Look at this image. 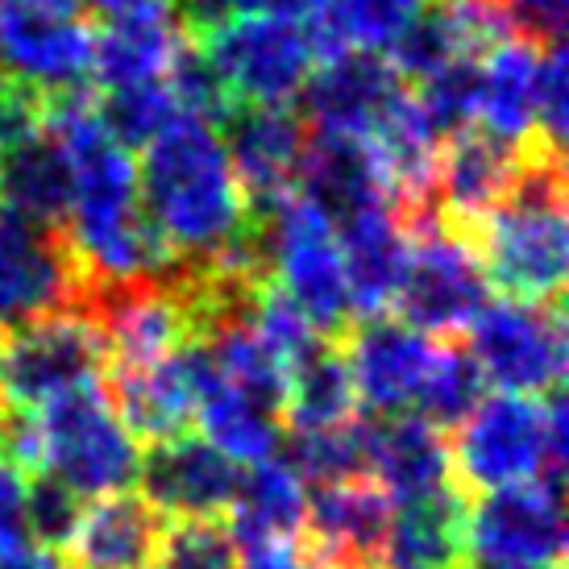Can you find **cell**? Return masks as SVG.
I'll return each instance as SVG.
<instances>
[{
	"label": "cell",
	"mask_w": 569,
	"mask_h": 569,
	"mask_svg": "<svg viewBox=\"0 0 569 569\" xmlns=\"http://www.w3.org/2000/svg\"><path fill=\"white\" fill-rule=\"evenodd\" d=\"M138 200L146 221L188 270L221 262L253 229L221 129L188 112H179L154 142L142 146Z\"/></svg>",
	"instance_id": "obj_1"
},
{
	"label": "cell",
	"mask_w": 569,
	"mask_h": 569,
	"mask_svg": "<svg viewBox=\"0 0 569 569\" xmlns=\"http://www.w3.org/2000/svg\"><path fill=\"white\" fill-rule=\"evenodd\" d=\"M478 253V267L503 300L561 303L569 270L566 171L561 150L528 146L503 200L461 229Z\"/></svg>",
	"instance_id": "obj_2"
},
{
	"label": "cell",
	"mask_w": 569,
	"mask_h": 569,
	"mask_svg": "<svg viewBox=\"0 0 569 569\" xmlns=\"http://www.w3.org/2000/svg\"><path fill=\"white\" fill-rule=\"evenodd\" d=\"M449 441L453 482L466 495L516 487L545 478L561 487L569 461V425L561 391L545 399L532 396H487Z\"/></svg>",
	"instance_id": "obj_3"
},
{
	"label": "cell",
	"mask_w": 569,
	"mask_h": 569,
	"mask_svg": "<svg viewBox=\"0 0 569 569\" xmlns=\"http://www.w3.org/2000/svg\"><path fill=\"white\" fill-rule=\"evenodd\" d=\"M33 475H50L80 499L129 490L142 449L117 420L104 382H88L30 411Z\"/></svg>",
	"instance_id": "obj_4"
},
{
	"label": "cell",
	"mask_w": 569,
	"mask_h": 569,
	"mask_svg": "<svg viewBox=\"0 0 569 569\" xmlns=\"http://www.w3.org/2000/svg\"><path fill=\"white\" fill-rule=\"evenodd\" d=\"M250 221L270 283L329 341L346 337L353 325V303H349L346 262H341L337 229L329 217L312 200H303L300 191H291L262 212H250Z\"/></svg>",
	"instance_id": "obj_5"
},
{
	"label": "cell",
	"mask_w": 569,
	"mask_h": 569,
	"mask_svg": "<svg viewBox=\"0 0 569 569\" xmlns=\"http://www.w3.org/2000/svg\"><path fill=\"white\" fill-rule=\"evenodd\" d=\"M408 221V267L399 279L396 308L408 329L425 337H458L482 312L487 274L478 267V253L458 224H449L437 208H420Z\"/></svg>",
	"instance_id": "obj_6"
},
{
	"label": "cell",
	"mask_w": 569,
	"mask_h": 569,
	"mask_svg": "<svg viewBox=\"0 0 569 569\" xmlns=\"http://www.w3.org/2000/svg\"><path fill=\"white\" fill-rule=\"evenodd\" d=\"M191 42L217 67L233 100L253 104V109L291 104L303 92V83L312 76V59H317L291 0H279L262 13L229 17Z\"/></svg>",
	"instance_id": "obj_7"
},
{
	"label": "cell",
	"mask_w": 569,
	"mask_h": 569,
	"mask_svg": "<svg viewBox=\"0 0 569 569\" xmlns=\"http://www.w3.org/2000/svg\"><path fill=\"white\" fill-rule=\"evenodd\" d=\"M109 353L80 308L0 329V403L33 411L88 382H104Z\"/></svg>",
	"instance_id": "obj_8"
},
{
	"label": "cell",
	"mask_w": 569,
	"mask_h": 569,
	"mask_svg": "<svg viewBox=\"0 0 569 569\" xmlns=\"http://www.w3.org/2000/svg\"><path fill=\"white\" fill-rule=\"evenodd\" d=\"M466 353L482 382L503 396L545 399L566 379V317L561 303L495 300L466 329Z\"/></svg>",
	"instance_id": "obj_9"
},
{
	"label": "cell",
	"mask_w": 569,
	"mask_h": 569,
	"mask_svg": "<svg viewBox=\"0 0 569 569\" xmlns=\"http://www.w3.org/2000/svg\"><path fill=\"white\" fill-rule=\"evenodd\" d=\"M566 557L561 487L532 478L470 495L461 569H549Z\"/></svg>",
	"instance_id": "obj_10"
},
{
	"label": "cell",
	"mask_w": 569,
	"mask_h": 569,
	"mask_svg": "<svg viewBox=\"0 0 569 569\" xmlns=\"http://www.w3.org/2000/svg\"><path fill=\"white\" fill-rule=\"evenodd\" d=\"M437 346L441 341L408 329L403 320H353L341 337V353H346L353 396L366 408V416L375 420L408 416L425 391L428 370L437 362Z\"/></svg>",
	"instance_id": "obj_11"
},
{
	"label": "cell",
	"mask_w": 569,
	"mask_h": 569,
	"mask_svg": "<svg viewBox=\"0 0 569 569\" xmlns=\"http://www.w3.org/2000/svg\"><path fill=\"white\" fill-rule=\"evenodd\" d=\"M0 67L38 96L92 80V30L76 13H50L26 0L0 4Z\"/></svg>",
	"instance_id": "obj_12"
},
{
	"label": "cell",
	"mask_w": 569,
	"mask_h": 569,
	"mask_svg": "<svg viewBox=\"0 0 569 569\" xmlns=\"http://www.w3.org/2000/svg\"><path fill=\"white\" fill-rule=\"evenodd\" d=\"M133 482L162 520H221L238 495L241 470L204 437L179 432L171 441L146 445Z\"/></svg>",
	"instance_id": "obj_13"
},
{
	"label": "cell",
	"mask_w": 569,
	"mask_h": 569,
	"mask_svg": "<svg viewBox=\"0 0 569 569\" xmlns=\"http://www.w3.org/2000/svg\"><path fill=\"white\" fill-rule=\"evenodd\" d=\"M408 88L379 54H337L303 83V121L317 133L370 142L408 100Z\"/></svg>",
	"instance_id": "obj_14"
},
{
	"label": "cell",
	"mask_w": 569,
	"mask_h": 569,
	"mask_svg": "<svg viewBox=\"0 0 569 569\" xmlns=\"http://www.w3.org/2000/svg\"><path fill=\"white\" fill-rule=\"evenodd\" d=\"M83 279L67 241L38 233L0 208V329L80 308Z\"/></svg>",
	"instance_id": "obj_15"
},
{
	"label": "cell",
	"mask_w": 569,
	"mask_h": 569,
	"mask_svg": "<svg viewBox=\"0 0 569 569\" xmlns=\"http://www.w3.org/2000/svg\"><path fill=\"white\" fill-rule=\"evenodd\" d=\"M396 503L370 478L332 482L308 495L303 545L312 569H382Z\"/></svg>",
	"instance_id": "obj_16"
},
{
	"label": "cell",
	"mask_w": 569,
	"mask_h": 569,
	"mask_svg": "<svg viewBox=\"0 0 569 569\" xmlns=\"http://www.w3.org/2000/svg\"><path fill=\"white\" fill-rule=\"evenodd\" d=\"M229 133L221 142L229 150V162L238 171V183L246 191L250 212H262L274 200H283L300 183V167L308 154V121L296 109H253L241 104L229 121Z\"/></svg>",
	"instance_id": "obj_17"
},
{
	"label": "cell",
	"mask_w": 569,
	"mask_h": 569,
	"mask_svg": "<svg viewBox=\"0 0 569 569\" xmlns=\"http://www.w3.org/2000/svg\"><path fill=\"white\" fill-rule=\"evenodd\" d=\"M337 229L353 320L387 317L408 267V221L396 204H375L346 217Z\"/></svg>",
	"instance_id": "obj_18"
},
{
	"label": "cell",
	"mask_w": 569,
	"mask_h": 569,
	"mask_svg": "<svg viewBox=\"0 0 569 569\" xmlns=\"http://www.w3.org/2000/svg\"><path fill=\"white\" fill-rule=\"evenodd\" d=\"M162 520L138 490H117L83 503L76 537L67 540V569H150L159 557Z\"/></svg>",
	"instance_id": "obj_19"
},
{
	"label": "cell",
	"mask_w": 569,
	"mask_h": 569,
	"mask_svg": "<svg viewBox=\"0 0 569 569\" xmlns=\"http://www.w3.org/2000/svg\"><path fill=\"white\" fill-rule=\"evenodd\" d=\"M520 159L523 150L495 142L490 133L475 126L445 138L441 154H437V171H432V208L449 224L466 229L487 208L503 200V191L511 188V179L520 171Z\"/></svg>",
	"instance_id": "obj_20"
},
{
	"label": "cell",
	"mask_w": 569,
	"mask_h": 569,
	"mask_svg": "<svg viewBox=\"0 0 569 569\" xmlns=\"http://www.w3.org/2000/svg\"><path fill=\"white\" fill-rule=\"evenodd\" d=\"M366 478L391 499L411 503L453 482L449 466V437L420 420V416H370V445H366Z\"/></svg>",
	"instance_id": "obj_21"
},
{
	"label": "cell",
	"mask_w": 569,
	"mask_h": 569,
	"mask_svg": "<svg viewBox=\"0 0 569 569\" xmlns=\"http://www.w3.org/2000/svg\"><path fill=\"white\" fill-rule=\"evenodd\" d=\"M537 42H528L520 33L503 38L499 47H490L478 59V112L475 129L490 133L495 142L511 150L537 146V112H532V92H537V67H540ZM545 146V142H540Z\"/></svg>",
	"instance_id": "obj_22"
},
{
	"label": "cell",
	"mask_w": 569,
	"mask_h": 569,
	"mask_svg": "<svg viewBox=\"0 0 569 569\" xmlns=\"http://www.w3.org/2000/svg\"><path fill=\"white\" fill-rule=\"evenodd\" d=\"M296 191L303 200H312L332 224H341L346 217L366 212L375 204H396L375 154L362 142L337 138V133H312L308 138V154H303Z\"/></svg>",
	"instance_id": "obj_23"
},
{
	"label": "cell",
	"mask_w": 569,
	"mask_h": 569,
	"mask_svg": "<svg viewBox=\"0 0 569 569\" xmlns=\"http://www.w3.org/2000/svg\"><path fill=\"white\" fill-rule=\"evenodd\" d=\"M0 208L38 233L63 238L67 212H71V171H67L63 146L47 129L0 150Z\"/></svg>",
	"instance_id": "obj_24"
},
{
	"label": "cell",
	"mask_w": 569,
	"mask_h": 569,
	"mask_svg": "<svg viewBox=\"0 0 569 569\" xmlns=\"http://www.w3.org/2000/svg\"><path fill=\"white\" fill-rule=\"evenodd\" d=\"M317 54H375L391 50L428 0H291Z\"/></svg>",
	"instance_id": "obj_25"
},
{
	"label": "cell",
	"mask_w": 569,
	"mask_h": 569,
	"mask_svg": "<svg viewBox=\"0 0 569 569\" xmlns=\"http://www.w3.org/2000/svg\"><path fill=\"white\" fill-rule=\"evenodd\" d=\"M466 507L470 495L458 482L432 490L425 499L399 503L391 511L382 569H461Z\"/></svg>",
	"instance_id": "obj_26"
},
{
	"label": "cell",
	"mask_w": 569,
	"mask_h": 569,
	"mask_svg": "<svg viewBox=\"0 0 569 569\" xmlns=\"http://www.w3.org/2000/svg\"><path fill=\"white\" fill-rule=\"evenodd\" d=\"M183 42H188V33L179 30V21L171 13L109 21L100 33H92L96 88L117 92V88L162 83Z\"/></svg>",
	"instance_id": "obj_27"
},
{
	"label": "cell",
	"mask_w": 569,
	"mask_h": 569,
	"mask_svg": "<svg viewBox=\"0 0 569 569\" xmlns=\"http://www.w3.org/2000/svg\"><path fill=\"white\" fill-rule=\"evenodd\" d=\"M233 545L253 540H303L308 520V487L283 458H267L250 466L238 482V495L224 511Z\"/></svg>",
	"instance_id": "obj_28"
},
{
	"label": "cell",
	"mask_w": 569,
	"mask_h": 569,
	"mask_svg": "<svg viewBox=\"0 0 569 569\" xmlns=\"http://www.w3.org/2000/svg\"><path fill=\"white\" fill-rule=\"evenodd\" d=\"M353 416H358V396H353L341 341H320L308 358H300L287 370V428L291 432H320V428L349 425Z\"/></svg>",
	"instance_id": "obj_29"
},
{
	"label": "cell",
	"mask_w": 569,
	"mask_h": 569,
	"mask_svg": "<svg viewBox=\"0 0 569 569\" xmlns=\"http://www.w3.org/2000/svg\"><path fill=\"white\" fill-rule=\"evenodd\" d=\"M191 425L200 428L196 437H204L233 466H258V461L274 458L279 445H283V420L262 411L258 403H250L241 391H233L221 379L200 396Z\"/></svg>",
	"instance_id": "obj_30"
},
{
	"label": "cell",
	"mask_w": 569,
	"mask_h": 569,
	"mask_svg": "<svg viewBox=\"0 0 569 569\" xmlns=\"http://www.w3.org/2000/svg\"><path fill=\"white\" fill-rule=\"evenodd\" d=\"M366 445H370V420L353 416L349 425L320 428V432H291L287 441V466L308 487H332L366 478Z\"/></svg>",
	"instance_id": "obj_31"
},
{
	"label": "cell",
	"mask_w": 569,
	"mask_h": 569,
	"mask_svg": "<svg viewBox=\"0 0 569 569\" xmlns=\"http://www.w3.org/2000/svg\"><path fill=\"white\" fill-rule=\"evenodd\" d=\"M482 399H487V382L478 375L475 358L466 353V346L441 341V346H437V362L428 370L425 391L416 399L411 416H420V420H428L437 432L449 437Z\"/></svg>",
	"instance_id": "obj_32"
},
{
	"label": "cell",
	"mask_w": 569,
	"mask_h": 569,
	"mask_svg": "<svg viewBox=\"0 0 569 569\" xmlns=\"http://www.w3.org/2000/svg\"><path fill=\"white\" fill-rule=\"evenodd\" d=\"M96 112L104 129L112 133V142H121L133 154L159 138L162 129L179 117V104H174L167 80L162 83H142V88H117V92H104L96 100Z\"/></svg>",
	"instance_id": "obj_33"
},
{
	"label": "cell",
	"mask_w": 569,
	"mask_h": 569,
	"mask_svg": "<svg viewBox=\"0 0 569 569\" xmlns=\"http://www.w3.org/2000/svg\"><path fill=\"white\" fill-rule=\"evenodd\" d=\"M150 569H238V549L224 520H174Z\"/></svg>",
	"instance_id": "obj_34"
},
{
	"label": "cell",
	"mask_w": 569,
	"mask_h": 569,
	"mask_svg": "<svg viewBox=\"0 0 569 569\" xmlns=\"http://www.w3.org/2000/svg\"><path fill=\"white\" fill-rule=\"evenodd\" d=\"M83 516V499L50 475H33L26 487V528H30V545L63 553L67 540L76 537V523Z\"/></svg>",
	"instance_id": "obj_35"
},
{
	"label": "cell",
	"mask_w": 569,
	"mask_h": 569,
	"mask_svg": "<svg viewBox=\"0 0 569 569\" xmlns=\"http://www.w3.org/2000/svg\"><path fill=\"white\" fill-rule=\"evenodd\" d=\"M566 50L561 42L540 50L537 92H532V112H537V138L549 150H561L566 142Z\"/></svg>",
	"instance_id": "obj_36"
},
{
	"label": "cell",
	"mask_w": 569,
	"mask_h": 569,
	"mask_svg": "<svg viewBox=\"0 0 569 569\" xmlns=\"http://www.w3.org/2000/svg\"><path fill=\"white\" fill-rule=\"evenodd\" d=\"M47 129V96H38L26 83H0V150L26 142Z\"/></svg>",
	"instance_id": "obj_37"
},
{
	"label": "cell",
	"mask_w": 569,
	"mask_h": 569,
	"mask_svg": "<svg viewBox=\"0 0 569 569\" xmlns=\"http://www.w3.org/2000/svg\"><path fill=\"white\" fill-rule=\"evenodd\" d=\"M26 487H30V475L0 453V557H9L30 545V528H26Z\"/></svg>",
	"instance_id": "obj_38"
},
{
	"label": "cell",
	"mask_w": 569,
	"mask_h": 569,
	"mask_svg": "<svg viewBox=\"0 0 569 569\" xmlns=\"http://www.w3.org/2000/svg\"><path fill=\"white\" fill-rule=\"evenodd\" d=\"M507 17H511V30L537 42V47H553L561 42L566 30L569 0H503Z\"/></svg>",
	"instance_id": "obj_39"
},
{
	"label": "cell",
	"mask_w": 569,
	"mask_h": 569,
	"mask_svg": "<svg viewBox=\"0 0 569 569\" xmlns=\"http://www.w3.org/2000/svg\"><path fill=\"white\" fill-rule=\"evenodd\" d=\"M179 17H183V33L188 38H200L204 30L221 26L229 17H246V13H262L279 0H171Z\"/></svg>",
	"instance_id": "obj_40"
},
{
	"label": "cell",
	"mask_w": 569,
	"mask_h": 569,
	"mask_svg": "<svg viewBox=\"0 0 569 569\" xmlns=\"http://www.w3.org/2000/svg\"><path fill=\"white\" fill-rule=\"evenodd\" d=\"M233 549H238V569H312L303 540H253Z\"/></svg>",
	"instance_id": "obj_41"
},
{
	"label": "cell",
	"mask_w": 569,
	"mask_h": 569,
	"mask_svg": "<svg viewBox=\"0 0 569 569\" xmlns=\"http://www.w3.org/2000/svg\"><path fill=\"white\" fill-rule=\"evenodd\" d=\"M104 21H129V17H162L171 13V0H88Z\"/></svg>",
	"instance_id": "obj_42"
},
{
	"label": "cell",
	"mask_w": 569,
	"mask_h": 569,
	"mask_svg": "<svg viewBox=\"0 0 569 569\" xmlns=\"http://www.w3.org/2000/svg\"><path fill=\"white\" fill-rule=\"evenodd\" d=\"M0 569H67V561H63V553L26 545V549H17V553L0 557Z\"/></svg>",
	"instance_id": "obj_43"
},
{
	"label": "cell",
	"mask_w": 569,
	"mask_h": 569,
	"mask_svg": "<svg viewBox=\"0 0 569 569\" xmlns=\"http://www.w3.org/2000/svg\"><path fill=\"white\" fill-rule=\"evenodd\" d=\"M26 4H38V9H50V13H76L83 0H26Z\"/></svg>",
	"instance_id": "obj_44"
},
{
	"label": "cell",
	"mask_w": 569,
	"mask_h": 569,
	"mask_svg": "<svg viewBox=\"0 0 569 569\" xmlns=\"http://www.w3.org/2000/svg\"><path fill=\"white\" fill-rule=\"evenodd\" d=\"M4 416H9V411H4V403H0V441H4Z\"/></svg>",
	"instance_id": "obj_45"
},
{
	"label": "cell",
	"mask_w": 569,
	"mask_h": 569,
	"mask_svg": "<svg viewBox=\"0 0 569 569\" xmlns=\"http://www.w3.org/2000/svg\"><path fill=\"white\" fill-rule=\"evenodd\" d=\"M549 569H561V566H549Z\"/></svg>",
	"instance_id": "obj_46"
},
{
	"label": "cell",
	"mask_w": 569,
	"mask_h": 569,
	"mask_svg": "<svg viewBox=\"0 0 569 569\" xmlns=\"http://www.w3.org/2000/svg\"><path fill=\"white\" fill-rule=\"evenodd\" d=\"M0 4H9V0H0Z\"/></svg>",
	"instance_id": "obj_47"
}]
</instances>
